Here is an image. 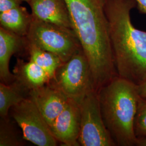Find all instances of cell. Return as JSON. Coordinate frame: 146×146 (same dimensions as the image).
I'll use <instances>...</instances> for the list:
<instances>
[{"label":"cell","mask_w":146,"mask_h":146,"mask_svg":"<svg viewBox=\"0 0 146 146\" xmlns=\"http://www.w3.org/2000/svg\"><path fill=\"white\" fill-rule=\"evenodd\" d=\"M23 0H0V13L21 5Z\"/></svg>","instance_id":"ac0fdd59"},{"label":"cell","mask_w":146,"mask_h":146,"mask_svg":"<svg viewBox=\"0 0 146 146\" xmlns=\"http://www.w3.org/2000/svg\"><path fill=\"white\" fill-rule=\"evenodd\" d=\"M27 47L26 37L0 27V78L3 83L11 84L15 78L9 71L11 58L23 47Z\"/></svg>","instance_id":"8fae6325"},{"label":"cell","mask_w":146,"mask_h":146,"mask_svg":"<svg viewBox=\"0 0 146 146\" xmlns=\"http://www.w3.org/2000/svg\"><path fill=\"white\" fill-rule=\"evenodd\" d=\"M81 115L78 143L82 146H115L103 120L98 93L93 90L79 104Z\"/></svg>","instance_id":"8992f818"},{"label":"cell","mask_w":146,"mask_h":146,"mask_svg":"<svg viewBox=\"0 0 146 146\" xmlns=\"http://www.w3.org/2000/svg\"><path fill=\"white\" fill-rule=\"evenodd\" d=\"M104 124L116 146H136L134 123L139 100L137 86L116 76L98 91Z\"/></svg>","instance_id":"3957f363"},{"label":"cell","mask_w":146,"mask_h":146,"mask_svg":"<svg viewBox=\"0 0 146 146\" xmlns=\"http://www.w3.org/2000/svg\"><path fill=\"white\" fill-rule=\"evenodd\" d=\"M49 84L78 104L89 93L97 90L88 60L82 49L63 63Z\"/></svg>","instance_id":"277c9868"},{"label":"cell","mask_w":146,"mask_h":146,"mask_svg":"<svg viewBox=\"0 0 146 146\" xmlns=\"http://www.w3.org/2000/svg\"><path fill=\"white\" fill-rule=\"evenodd\" d=\"M137 88L140 96L143 98H146V81L143 84L138 86Z\"/></svg>","instance_id":"ffe728a7"},{"label":"cell","mask_w":146,"mask_h":146,"mask_svg":"<svg viewBox=\"0 0 146 146\" xmlns=\"http://www.w3.org/2000/svg\"><path fill=\"white\" fill-rule=\"evenodd\" d=\"M29 1H31V0H23V1H25V2H28Z\"/></svg>","instance_id":"7402d4cb"},{"label":"cell","mask_w":146,"mask_h":146,"mask_svg":"<svg viewBox=\"0 0 146 146\" xmlns=\"http://www.w3.org/2000/svg\"><path fill=\"white\" fill-rule=\"evenodd\" d=\"M26 39L27 43L56 54L63 62L82 49L72 29L33 17Z\"/></svg>","instance_id":"5b68a950"},{"label":"cell","mask_w":146,"mask_h":146,"mask_svg":"<svg viewBox=\"0 0 146 146\" xmlns=\"http://www.w3.org/2000/svg\"><path fill=\"white\" fill-rule=\"evenodd\" d=\"M134 131L137 139H146V98L141 97L139 100Z\"/></svg>","instance_id":"e0dca14e"},{"label":"cell","mask_w":146,"mask_h":146,"mask_svg":"<svg viewBox=\"0 0 146 146\" xmlns=\"http://www.w3.org/2000/svg\"><path fill=\"white\" fill-rule=\"evenodd\" d=\"M29 98L36 105L49 127L69 100L62 92L49 84L31 90Z\"/></svg>","instance_id":"9c48e42d"},{"label":"cell","mask_w":146,"mask_h":146,"mask_svg":"<svg viewBox=\"0 0 146 146\" xmlns=\"http://www.w3.org/2000/svg\"><path fill=\"white\" fill-rule=\"evenodd\" d=\"M26 48L29 52V60L41 67L50 78L54 76L58 68L64 63L56 54L43 50L27 42Z\"/></svg>","instance_id":"9a60e30c"},{"label":"cell","mask_w":146,"mask_h":146,"mask_svg":"<svg viewBox=\"0 0 146 146\" xmlns=\"http://www.w3.org/2000/svg\"><path fill=\"white\" fill-rule=\"evenodd\" d=\"M135 0H107L106 13L117 76L139 86L146 81V31L131 20Z\"/></svg>","instance_id":"7a4b0ae2"},{"label":"cell","mask_w":146,"mask_h":146,"mask_svg":"<svg viewBox=\"0 0 146 146\" xmlns=\"http://www.w3.org/2000/svg\"><path fill=\"white\" fill-rule=\"evenodd\" d=\"M29 90L15 80L11 84H0V115L2 118L8 117L9 110L29 97Z\"/></svg>","instance_id":"5bb4252c"},{"label":"cell","mask_w":146,"mask_h":146,"mask_svg":"<svg viewBox=\"0 0 146 146\" xmlns=\"http://www.w3.org/2000/svg\"><path fill=\"white\" fill-rule=\"evenodd\" d=\"M11 115L27 141L38 146H55L58 141L49 125L29 98L11 108Z\"/></svg>","instance_id":"52a82bcc"},{"label":"cell","mask_w":146,"mask_h":146,"mask_svg":"<svg viewBox=\"0 0 146 146\" xmlns=\"http://www.w3.org/2000/svg\"><path fill=\"white\" fill-rule=\"evenodd\" d=\"M27 3L33 18L73 30L65 0H31Z\"/></svg>","instance_id":"30bf717a"},{"label":"cell","mask_w":146,"mask_h":146,"mask_svg":"<svg viewBox=\"0 0 146 146\" xmlns=\"http://www.w3.org/2000/svg\"><path fill=\"white\" fill-rule=\"evenodd\" d=\"M107 0H65L73 31L88 60L98 90L117 76L106 13Z\"/></svg>","instance_id":"6da1fadb"},{"label":"cell","mask_w":146,"mask_h":146,"mask_svg":"<svg viewBox=\"0 0 146 146\" xmlns=\"http://www.w3.org/2000/svg\"><path fill=\"white\" fill-rule=\"evenodd\" d=\"M0 146H20L24 144L8 117H1Z\"/></svg>","instance_id":"2e32d148"},{"label":"cell","mask_w":146,"mask_h":146,"mask_svg":"<svg viewBox=\"0 0 146 146\" xmlns=\"http://www.w3.org/2000/svg\"><path fill=\"white\" fill-rule=\"evenodd\" d=\"M81 115L80 106L69 100L61 113L50 125V130L58 141L66 146H80Z\"/></svg>","instance_id":"ba28073f"},{"label":"cell","mask_w":146,"mask_h":146,"mask_svg":"<svg viewBox=\"0 0 146 146\" xmlns=\"http://www.w3.org/2000/svg\"><path fill=\"white\" fill-rule=\"evenodd\" d=\"M32 20L31 13L21 5L0 13L1 27L21 37L26 36Z\"/></svg>","instance_id":"4fadbf2b"},{"label":"cell","mask_w":146,"mask_h":146,"mask_svg":"<svg viewBox=\"0 0 146 146\" xmlns=\"http://www.w3.org/2000/svg\"><path fill=\"white\" fill-rule=\"evenodd\" d=\"M137 146H146V139H137Z\"/></svg>","instance_id":"44dd1931"},{"label":"cell","mask_w":146,"mask_h":146,"mask_svg":"<svg viewBox=\"0 0 146 146\" xmlns=\"http://www.w3.org/2000/svg\"><path fill=\"white\" fill-rule=\"evenodd\" d=\"M136 7L142 14H146V0H135Z\"/></svg>","instance_id":"d6986e66"},{"label":"cell","mask_w":146,"mask_h":146,"mask_svg":"<svg viewBox=\"0 0 146 146\" xmlns=\"http://www.w3.org/2000/svg\"><path fill=\"white\" fill-rule=\"evenodd\" d=\"M14 72L15 79L29 91L49 84L51 79L41 67L31 60L25 62L18 59Z\"/></svg>","instance_id":"7c38bea8"}]
</instances>
